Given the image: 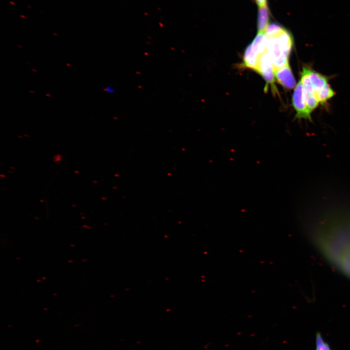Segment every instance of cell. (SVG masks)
Instances as JSON below:
<instances>
[{"label": "cell", "instance_id": "10", "mask_svg": "<svg viewBox=\"0 0 350 350\" xmlns=\"http://www.w3.org/2000/svg\"><path fill=\"white\" fill-rule=\"evenodd\" d=\"M269 20V11L266 5L260 7L258 15V33H264L268 26Z\"/></svg>", "mask_w": 350, "mask_h": 350}, {"label": "cell", "instance_id": "9", "mask_svg": "<svg viewBox=\"0 0 350 350\" xmlns=\"http://www.w3.org/2000/svg\"><path fill=\"white\" fill-rule=\"evenodd\" d=\"M308 72L315 92L323 88L327 84V79L322 74L308 68Z\"/></svg>", "mask_w": 350, "mask_h": 350}, {"label": "cell", "instance_id": "12", "mask_svg": "<svg viewBox=\"0 0 350 350\" xmlns=\"http://www.w3.org/2000/svg\"><path fill=\"white\" fill-rule=\"evenodd\" d=\"M285 30V29L279 24L272 23L268 25L264 34L268 38H271L279 35Z\"/></svg>", "mask_w": 350, "mask_h": 350}, {"label": "cell", "instance_id": "7", "mask_svg": "<svg viewBox=\"0 0 350 350\" xmlns=\"http://www.w3.org/2000/svg\"><path fill=\"white\" fill-rule=\"evenodd\" d=\"M259 56L252 49L251 44L248 45L244 52L243 66L256 71L257 69Z\"/></svg>", "mask_w": 350, "mask_h": 350}, {"label": "cell", "instance_id": "13", "mask_svg": "<svg viewBox=\"0 0 350 350\" xmlns=\"http://www.w3.org/2000/svg\"><path fill=\"white\" fill-rule=\"evenodd\" d=\"M315 350H331L329 345L324 341L319 333L316 336V349Z\"/></svg>", "mask_w": 350, "mask_h": 350}, {"label": "cell", "instance_id": "15", "mask_svg": "<svg viewBox=\"0 0 350 350\" xmlns=\"http://www.w3.org/2000/svg\"><path fill=\"white\" fill-rule=\"evenodd\" d=\"M266 1L267 0H256L257 3L260 7L265 5Z\"/></svg>", "mask_w": 350, "mask_h": 350}, {"label": "cell", "instance_id": "1", "mask_svg": "<svg viewBox=\"0 0 350 350\" xmlns=\"http://www.w3.org/2000/svg\"><path fill=\"white\" fill-rule=\"evenodd\" d=\"M308 236L330 263L350 277V223L340 226L324 224L309 231Z\"/></svg>", "mask_w": 350, "mask_h": 350}, {"label": "cell", "instance_id": "6", "mask_svg": "<svg viewBox=\"0 0 350 350\" xmlns=\"http://www.w3.org/2000/svg\"><path fill=\"white\" fill-rule=\"evenodd\" d=\"M276 81L285 88L291 89L296 86L295 77L289 65L275 71Z\"/></svg>", "mask_w": 350, "mask_h": 350}, {"label": "cell", "instance_id": "14", "mask_svg": "<svg viewBox=\"0 0 350 350\" xmlns=\"http://www.w3.org/2000/svg\"><path fill=\"white\" fill-rule=\"evenodd\" d=\"M105 91L109 94H113L115 93V88L110 85H107L105 88Z\"/></svg>", "mask_w": 350, "mask_h": 350}, {"label": "cell", "instance_id": "16", "mask_svg": "<svg viewBox=\"0 0 350 350\" xmlns=\"http://www.w3.org/2000/svg\"><path fill=\"white\" fill-rule=\"evenodd\" d=\"M10 3H12V4H14V5L15 4V3H13V2H10Z\"/></svg>", "mask_w": 350, "mask_h": 350}, {"label": "cell", "instance_id": "5", "mask_svg": "<svg viewBox=\"0 0 350 350\" xmlns=\"http://www.w3.org/2000/svg\"><path fill=\"white\" fill-rule=\"evenodd\" d=\"M256 72L263 78L266 85H270L274 90L275 71L271 57L267 52L260 56Z\"/></svg>", "mask_w": 350, "mask_h": 350}, {"label": "cell", "instance_id": "4", "mask_svg": "<svg viewBox=\"0 0 350 350\" xmlns=\"http://www.w3.org/2000/svg\"><path fill=\"white\" fill-rule=\"evenodd\" d=\"M300 81L305 103L309 109L312 111L318 106L319 102L308 74V67H303Z\"/></svg>", "mask_w": 350, "mask_h": 350}, {"label": "cell", "instance_id": "11", "mask_svg": "<svg viewBox=\"0 0 350 350\" xmlns=\"http://www.w3.org/2000/svg\"><path fill=\"white\" fill-rule=\"evenodd\" d=\"M315 95L318 102L323 104L333 97L334 92L327 84L323 88L316 91Z\"/></svg>", "mask_w": 350, "mask_h": 350}, {"label": "cell", "instance_id": "2", "mask_svg": "<svg viewBox=\"0 0 350 350\" xmlns=\"http://www.w3.org/2000/svg\"><path fill=\"white\" fill-rule=\"evenodd\" d=\"M293 44L292 36L286 29L277 36L268 38L267 52L271 57L274 71L288 64Z\"/></svg>", "mask_w": 350, "mask_h": 350}, {"label": "cell", "instance_id": "8", "mask_svg": "<svg viewBox=\"0 0 350 350\" xmlns=\"http://www.w3.org/2000/svg\"><path fill=\"white\" fill-rule=\"evenodd\" d=\"M268 40L264 33H258L250 44L253 50L259 56L267 52Z\"/></svg>", "mask_w": 350, "mask_h": 350}, {"label": "cell", "instance_id": "3", "mask_svg": "<svg viewBox=\"0 0 350 350\" xmlns=\"http://www.w3.org/2000/svg\"><path fill=\"white\" fill-rule=\"evenodd\" d=\"M292 104L296 111V117L298 119H305L311 121V111L308 107L304 98L302 85L301 81L297 84L292 96Z\"/></svg>", "mask_w": 350, "mask_h": 350}]
</instances>
